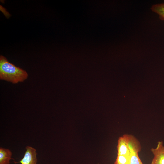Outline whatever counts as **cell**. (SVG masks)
Here are the masks:
<instances>
[{"label":"cell","mask_w":164,"mask_h":164,"mask_svg":"<svg viewBox=\"0 0 164 164\" xmlns=\"http://www.w3.org/2000/svg\"><path fill=\"white\" fill-rule=\"evenodd\" d=\"M27 72L10 63L2 55L0 56V79L13 84L23 82L27 78Z\"/></svg>","instance_id":"cell-1"},{"label":"cell","mask_w":164,"mask_h":164,"mask_svg":"<svg viewBox=\"0 0 164 164\" xmlns=\"http://www.w3.org/2000/svg\"><path fill=\"white\" fill-rule=\"evenodd\" d=\"M154 157L151 164H164V146L163 142L159 141L156 147L151 150Z\"/></svg>","instance_id":"cell-2"},{"label":"cell","mask_w":164,"mask_h":164,"mask_svg":"<svg viewBox=\"0 0 164 164\" xmlns=\"http://www.w3.org/2000/svg\"><path fill=\"white\" fill-rule=\"evenodd\" d=\"M23 158L19 162L15 163L21 164H36L37 159L36 149L32 147L27 146Z\"/></svg>","instance_id":"cell-3"},{"label":"cell","mask_w":164,"mask_h":164,"mask_svg":"<svg viewBox=\"0 0 164 164\" xmlns=\"http://www.w3.org/2000/svg\"><path fill=\"white\" fill-rule=\"evenodd\" d=\"M127 143L130 153H138L141 150V146L138 141L133 136L127 134L123 135Z\"/></svg>","instance_id":"cell-4"},{"label":"cell","mask_w":164,"mask_h":164,"mask_svg":"<svg viewBox=\"0 0 164 164\" xmlns=\"http://www.w3.org/2000/svg\"><path fill=\"white\" fill-rule=\"evenodd\" d=\"M117 155L129 157L130 152L125 140L123 135L120 137L118 141L117 146Z\"/></svg>","instance_id":"cell-5"},{"label":"cell","mask_w":164,"mask_h":164,"mask_svg":"<svg viewBox=\"0 0 164 164\" xmlns=\"http://www.w3.org/2000/svg\"><path fill=\"white\" fill-rule=\"evenodd\" d=\"M12 153L7 149L0 148V164H9L12 159Z\"/></svg>","instance_id":"cell-6"},{"label":"cell","mask_w":164,"mask_h":164,"mask_svg":"<svg viewBox=\"0 0 164 164\" xmlns=\"http://www.w3.org/2000/svg\"><path fill=\"white\" fill-rule=\"evenodd\" d=\"M151 9L152 12L158 15L160 19L164 20V3L153 4Z\"/></svg>","instance_id":"cell-7"},{"label":"cell","mask_w":164,"mask_h":164,"mask_svg":"<svg viewBox=\"0 0 164 164\" xmlns=\"http://www.w3.org/2000/svg\"><path fill=\"white\" fill-rule=\"evenodd\" d=\"M128 164H143L139 157L138 153L130 152L129 157Z\"/></svg>","instance_id":"cell-8"},{"label":"cell","mask_w":164,"mask_h":164,"mask_svg":"<svg viewBox=\"0 0 164 164\" xmlns=\"http://www.w3.org/2000/svg\"><path fill=\"white\" fill-rule=\"evenodd\" d=\"M129 157L117 155L114 164H128Z\"/></svg>","instance_id":"cell-9"}]
</instances>
